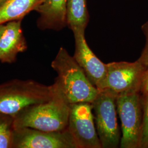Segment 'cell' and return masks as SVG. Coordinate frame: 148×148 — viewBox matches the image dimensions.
I'll use <instances>...</instances> for the list:
<instances>
[{
    "instance_id": "11",
    "label": "cell",
    "mask_w": 148,
    "mask_h": 148,
    "mask_svg": "<svg viewBox=\"0 0 148 148\" xmlns=\"http://www.w3.org/2000/svg\"><path fill=\"white\" fill-rule=\"evenodd\" d=\"M66 5L67 0H43L35 10L39 14L37 27L58 32L67 27Z\"/></svg>"
},
{
    "instance_id": "2",
    "label": "cell",
    "mask_w": 148,
    "mask_h": 148,
    "mask_svg": "<svg viewBox=\"0 0 148 148\" xmlns=\"http://www.w3.org/2000/svg\"><path fill=\"white\" fill-rule=\"evenodd\" d=\"M54 85L55 92L50 100L29 106L13 116L14 128L28 127L59 131L67 128L70 104L54 82Z\"/></svg>"
},
{
    "instance_id": "3",
    "label": "cell",
    "mask_w": 148,
    "mask_h": 148,
    "mask_svg": "<svg viewBox=\"0 0 148 148\" xmlns=\"http://www.w3.org/2000/svg\"><path fill=\"white\" fill-rule=\"evenodd\" d=\"M54 84L43 85L32 79H14L0 84V113L14 116L29 106L50 100Z\"/></svg>"
},
{
    "instance_id": "8",
    "label": "cell",
    "mask_w": 148,
    "mask_h": 148,
    "mask_svg": "<svg viewBox=\"0 0 148 148\" xmlns=\"http://www.w3.org/2000/svg\"><path fill=\"white\" fill-rule=\"evenodd\" d=\"M12 148H77L68 128L44 131L32 128H14Z\"/></svg>"
},
{
    "instance_id": "19",
    "label": "cell",
    "mask_w": 148,
    "mask_h": 148,
    "mask_svg": "<svg viewBox=\"0 0 148 148\" xmlns=\"http://www.w3.org/2000/svg\"><path fill=\"white\" fill-rule=\"evenodd\" d=\"M5 1V0H0V5H1L3 1Z\"/></svg>"
},
{
    "instance_id": "12",
    "label": "cell",
    "mask_w": 148,
    "mask_h": 148,
    "mask_svg": "<svg viewBox=\"0 0 148 148\" xmlns=\"http://www.w3.org/2000/svg\"><path fill=\"white\" fill-rule=\"evenodd\" d=\"M43 0H5L0 5V25L22 20L32 11H35Z\"/></svg>"
},
{
    "instance_id": "5",
    "label": "cell",
    "mask_w": 148,
    "mask_h": 148,
    "mask_svg": "<svg viewBox=\"0 0 148 148\" xmlns=\"http://www.w3.org/2000/svg\"><path fill=\"white\" fill-rule=\"evenodd\" d=\"M140 93L117 97V111L121 122V148H140L143 108Z\"/></svg>"
},
{
    "instance_id": "7",
    "label": "cell",
    "mask_w": 148,
    "mask_h": 148,
    "mask_svg": "<svg viewBox=\"0 0 148 148\" xmlns=\"http://www.w3.org/2000/svg\"><path fill=\"white\" fill-rule=\"evenodd\" d=\"M68 129L77 148H102L90 103L70 104Z\"/></svg>"
},
{
    "instance_id": "6",
    "label": "cell",
    "mask_w": 148,
    "mask_h": 148,
    "mask_svg": "<svg viewBox=\"0 0 148 148\" xmlns=\"http://www.w3.org/2000/svg\"><path fill=\"white\" fill-rule=\"evenodd\" d=\"M147 68L139 61L114 62L107 63L106 77L101 90L116 97L140 93Z\"/></svg>"
},
{
    "instance_id": "18",
    "label": "cell",
    "mask_w": 148,
    "mask_h": 148,
    "mask_svg": "<svg viewBox=\"0 0 148 148\" xmlns=\"http://www.w3.org/2000/svg\"><path fill=\"white\" fill-rule=\"evenodd\" d=\"M4 27H5V25L4 24L0 25V37H1V34H2V32H3Z\"/></svg>"
},
{
    "instance_id": "13",
    "label": "cell",
    "mask_w": 148,
    "mask_h": 148,
    "mask_svg": "<svg viewBox=\"0 0 148 148\" xmlns=\"http://www.w3.org/2000/svg\"><path fill=\"white\" fill-rule=\"evenodd\" d=\"M66 20L72 32H85L90 21L87 0H67Z\"/></svg>"
},
{
    "instance_id": "1",
    "label": "cell",
    "mask_w": 148,
    "mask_h": 148,
    "mask_svg": "<svg viewBox=\"0 0 148 148\" xmlns=\"http://www.w3.org/2000/svg\"><path fill=\"white\" fill-rule=\"evenodd\" d=\"M51 67L57 74L54 83L70 104L92 103L95 99L99 90L90 82L73 56L65 48H59Z\"/></svg>"
},
{
    "instance_id": "17",
    "label": "cell",
    "mask_w": 148,
    "mask_h": 148,
    "mask_svg": "<svg viewBox=\"0 0 148 148\" xmlns=\"http://www.w3.org/2000/svg\"><path fill=\"white\" fill-rule=\"evenodd\" d=\"M140 93L142 94H148V68H147L143 77Z\"/></svg>"
},
{
    "instance_id": "15",
    "label": "cell",
    "mask_w": 148,
    "mask_h": 148,
    "mask_svg": "<svg viewBox=\"0 0 148 148\" xmlns=\"http://www.w3.org/2000/svg\"><path fill=\"white\" fill-rule=\"evenodd\" d=\"M143 126L140 148H148V94H142Z\"/></svg>"
},
{
    "instance_id": "10",
    "label": "cell",
    "mask_w": 148,
    "mask_h": 148,
    "mask_svg": "<svg viewBox=\"0 0 148 148\" xmlns=\"http://www.w3.org/2000/svg\"><path fill=\"white\" fill-rule=\"evenodd\" d=\"M21 21H10L5 25L0 37V62L2 63H14L18 54L27 51V45Z\"/></svg>"
},
{
    "instance_id": "14",
    "label": "cell",
    "mask_w": 148,
    "mask_h": 148,
    "mask_svg": "<svg viewBox=\"0 0 148 148\" xmlns=\"http://www.w3.org/2000/svg\"><path fill=\"white\" fill-rule=\"evenodd\" d=\"M13 116L0 113V148H12Z\"/></svg>"
},
{
    "instance_id": "9",
    "label": "cell",
    "mask_w": 148,
    "mask_h": 148,
    "mask_svg": "<svg viewBox=\"0 0 148 148\" xmlns=\"http://www.w3.org/2000/svg\"><path fill=\"white\" fill-rule=\"evenodd\" d=\"M75 40V60L84 71L90 82L101 90L107 71V64L104 63L91 50L86 42L85 32H73Z\"/></svg>"
},
{
    "instance_id": "4",
    "label": "cell",
    "mask_w": 148,
    "mask_h": 148,
    "mask_svg": "<svg viewBox=\"0 0 148 148\" xmlns=\"http://www.w3.org/2000/svg\"><path fill=\"white\" fill-rule=\"evenodd\" d=\"M116 99L110 92L101 90L91 103L102 148L120 147L121 135L117 121Z\"/></svg>"
},
{
    "instance_id": "16",
    "label": "cell",
    "mask_w": 148,
    "mask_h": 148,
    "mask_svg": "<svg viewBox=\"0 0 148 148\" xmlns=\"http://www.w3.org/2000/svg\"><path fill=\"white\" fill-rule=\"evenodd\" d=\"M144 36L145 38V44L140 56L137 60L147 68H148V21L144 23L141 27Z\"/></svg>"
}]
</instances>
